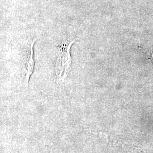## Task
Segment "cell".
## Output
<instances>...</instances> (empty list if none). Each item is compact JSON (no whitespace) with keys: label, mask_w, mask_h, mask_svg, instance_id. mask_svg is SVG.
Wrapping results in <instances>:
<instances>
[{"label":"cell","mask_w":153,"mask_h":153,"mask_svg":"<svg viewBox=\"0 0 153 153\" xmlns=\"http://www.w3.org/2000/svg\"><path fill=\"white\" fill-rule=\"evenodd\" d=\"M76 40H68L60 45L57 50L55 65L56 76L61 81H64L68 75L71 68V48Z\"/></svg>","instance_id":"6da1fadb"},{"label":"cell","mask_w":153,"mask_h":153,"mask_svg":"<svg viewBox=\"0 0 153 153\" xmlns=\"http://www.w3.org/2000/svg\"><path fill=\"white\" fill-rule=\"evenodd\" d=\"M36 40V39L29 40L23 50L21 69L22 76L27 85L33 71L35 62L33 60V47Z\"/></svg>","instance_id":"7a4b0ae2"}]
</instances>
